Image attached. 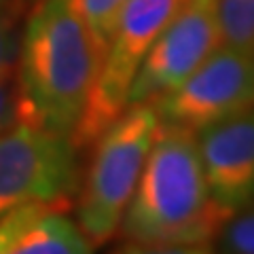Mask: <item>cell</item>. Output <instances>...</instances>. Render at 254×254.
I'll use <instances>...</instances> for the list:
<instances>
[{
	"mask_svg": "<svg viewBox=\"0 0 254 254\" xmlns=\"http://www.w3.org/2000/svg\"><path fill=\"white\" fill-rule=\"evenodd\" d=\"M100 66V49L72 0H41L17 45L19 121L72 138Z\"/></svg>",
	"mask_w": 254,
	"mask_h": 254,
	"instance_id": "1",
	"label": "cell"
},
{
	"mask_svg": "<svg viewBox=\"0 0 254 254\" xmlns=\"http://www.w3.org/2000/svg\"><path fill=\"white\" fill-rule=\"evenodd\" d=\"M229 218L210 193L197 133L159 125L119 227L123 235L138 244L208 246Z\"/></svg>",
	"mask_w": 254,
	"mask_h": 254,
	"instance_id": "2",
	"label": "cell"
},
{
	"mask_svg": "<svg viewBox=\"0 0 254 254\" xmlns=\"http://www.w3.org/2000/svg\"><path fill=\"white\" fill-rule=\"evenodd\" d=\"M153 104H133L93 142V159L78 195V229L91 246H102L119 231L133 190L159 131Z\"/></svg>",
	"mask_w": 254,
	"mask_h": 254,
	"instance_id": "3",
	"label": "cell"
},
{
	"mask_svg": "<svg viewBox=\"0 0 254 254\" xmlns=\"http://www.w3.org/2000/svg\"><path fill=\"white\" fill-rule=\"evenodd\" d=\"M187 0H129L104 45L93 89L72 133L76 148L89 146L129 106V89L150 47Z\"/></svg>",
	"mask_w": 254,
	"mask_h": 254,
	"instance_id": "4",
	"label": "cell"
},
{
	"mask_svg": "<svg viewBox=\"0 0 254 254\" xmlns=\"http://www.w3.org/2000/svg\"><path fill=\"white\" fill-rule=\"evenodd\" d=\"M76 193L72 138L21 121L0 133V218L28 203L60 208Z\"/></svg>",
	"mask_w": 254,
	"mask_h": 254,
	"instance_id": "5",
	"label": "cell"
},
{
	"mask_svg": "<svg viewBox=\"0 0 254 254\" xmlns=\"http://www.w3.org/2000/svg\"><path fill=\"white\" fill-rule=\"evenodd\" d=\"M159 123L199 133L254 108V55L220 45L176 89L150 102Z\"/></svg>",
	"mask_w": 254,
	"mask_h": 254,
	"instance_id": "6",
	"label": "cell"
},
{
	"mask_svg": "<svg viewBox=\"0 0 254 254\" xmlns=\"http://www.w3.org/2000/svg\"><path fill=\"white\" fill-rule=\"evenodd\" d=\"M220 45L218 0H187L150 47L127 104H150L176 89Z\"/></svg>",
	"mask_w": 254,
	"mask_h": 254,
	"instance_id": "7",
	"label": "cell"
},
{
	"mask_svg": "<svg viewBox=\"0 0 254 254\" xmlns=\"http://www.w3.org/2000/svg\"><path fill=\"white\" fill-rule=\"evenodd\" d=\"M210 193L229 214L254 203V108L197 133Z\"/></svg>",
	"mask_w": 254,
	"mask_h": 254,
	"instance_id": "8",
	"label": "cell"
},
{
	"mask_svg": "<svg viewBox=\"0 0 254 254\" xmlns=\"http://www.w3.org/2000/svg\"><path fill=\"white\" fill-rule=\"evenodd\" d=\"M11 254H91V244L70 218L47 210L19 237Z\"/></svg>",
	"mask_w": 254,
	"mask_h": 254,
	"instance_id": "9",
	"label": "cell"
},
{
	"mask_svg": "<svg viewBox=\"0 0 254 254\" xmlns=\"http://www.w3.org/2000/svg\"><path fill=\"white\" fill-rule=\"evenodd\" d=\"M222 45L254 55V0H218Z\"/></svg>",
	"mask_w": 254,
	"mask_h": 254,
	"instance_id": "10",
	"label": "cell"
},
{
	"mask_svg": "<svg viewBox=\"0 0 254 254\" xmlns=\"http://www.w3.org/2000/svg\"><path fill=\"white\" fill-rule=\"evenodd\" d=\"M129 0H72L76 13L81 15L85 26L89 28L95 45L100 49V58L104 51V45L113 32L119 15L125 9Z\"/></svg>",
	"mask_w": 254,
	"mask_h": 254,
	"instance_id": "11",
	"label": "cell"
},
{
	"mask_svg": "<svg viewBox=\"0 0 254 254\" xmlns=\"http://www.w3.org/2000/svg\"><path fill=\"white\" fill-rule=\"evenodd\" d=\"M222 254H254V203L235 212L220 231Z\"/></svg>",
	"mask_w": 254,
	"mask_h": 254,
	"instance_id": "12",
	"label": "cell"
},
{
	"mask_svg": "<svg viewBox=\"0 0 254 254\" xmlns=\"http://www.w3.org/2000/svg\"><path fill=\"white\" fill-rule=\"evenodd\" d=\"M47 210H53L49 205L28 203L21 208L9 212L4 218H0V254H11L19 237L43 216Z\"/></svg>",
	"mask_w": 254,
	"mask_h": 254,
	"instance_id": "13",
	"label": "cell"
},
{
	"mask_svg": "<svg viewBox=\"0 0 254 254\" xmlns=\"http://www.w3.org/2000/svg\"><path fill=\"white\" fill-rule=\"evenodd\" d=\"M19 123V98L13 78H0V133Z\"/></svg>",
	"mask_w": 254,
	"mask_h": 254,
	"instance_id": "14",
	"label": "cell"
},
{
	"mask_svg": "<svg viewBox=\"0 0 254 254\" xmlns=\"http://www.w3.org/2000/svg\"><path fill=\"white\" fill-rule=\"evenodd\" d=\"M113 254H212V250L208 246H159L129 242Z\"/></svg>",
	"mask_w": 254,
	"mask_h": 254,
	"instance_id": "15",
	"label": "cell"
},
{
	"mask_svg": "<svg viewBox=\"0 0 254 254\" xmlns=\"http://www.w3.org/2000/svg\"><path fill=\"white\" fill-rule=\"evenodd\" d=\"M15 64H17V45L9 26L0 19V78H13Z\"/></svg>",
	"mask_w": 254,
	"mask_h": 254,
	"instance_id": "16",
	"label": "cell"
},
{
	"mask_svg": "<svg viewBox=\"0 0 254 254\" xmlns=\"http://www.w3.org/2000/svg\"><path fill=\"white\" fill-rule=\"evenodd\" d=\"M4 2H6V0H0V6H2V4H4Z\"/></svg>",
	"mask_w": 254,
	"mask_h": 254,
	"instance_id": "17",
	"label": "cell"
}]
</instances>
